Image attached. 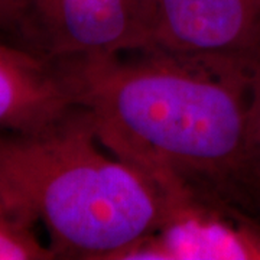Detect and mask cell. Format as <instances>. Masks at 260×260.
I'll list each match as a JSON object with an SVG mask.
<instances>
[{
	"label": "cell",
	"instance_id": "1",
	"mask_svg": "<svg viewBox=\"0 0 260 260\" xmlns=\"http://www.w3.org/2000/svg\"><path fill=\"white\" fill-rule=\"evenodd\" d=\"M55 64L109 152L149 174L172 200L246 213L243 172L254 70L153 48Z\"/></svg>",
	"mask_w": 260,
	"mask_h": 260
},
{
	"label": "cell",
	"instance_id": "2",
	"mask_svg": "<svg viewBox=\"0 0 260 260\" xmlns=\"http://www.w3.org/2000/svg\"><path fill=\"white\" fill-rule=\"evenodd\" d=\"M0 194L23 221L42 227L54 259L117 260L158 232L171 197L106 152L84 109L32 132H0Z\"/></svg>",
	"mask_w": 260,
	"mask_h": 260
},
{
	"label": "cell",
	"instance_id": "3",
	"mask_svg": "<svg viewBox=\"0 0 260 260\" xmlns=\"http://www.w3.org/2000/svg\"><path fill=\"white\" fill-rule=\"evenodd\" d=\"M19 37L48 59L102 58L148 49L153 0H23Z\"/></svg>",
	"mask_w": 260,
	"mask_h": 260
},
{
	"label": "cell",
	"instance_id": "4",
	"mask_svg": "<svg viewBox=\"0 0 260 260\" xmlns=\"http://www.w3.org/2000/svg\"><path fill=\"white\" fill-rule=\"evenodd\" d=\"M150 48L260 64V0H153Z\"/></svg>",
	"mask_w": 260,
	"mask_h": 260
},
{
	"label": "cell",
	"instance_id": "5",
	"mask_svg": "<svg viewBox=\"0 0 260 260\" xmlns=\"http://www.w3.org/2000/svg\"><path fill=\"white\" fill-rule=\"evenodd\" d=\"M117 260H260V221L232 207L177 200L158 232Z\"/></svg>",
	"mask_w": 260,
	"mask_h": 260
},
{
	"label": "cell",
	"instance_id": "6",
	"mask_svg": "<svg viewBox=\"0 0 260 260\" xmlns=\"http://www.w3.org/2000/svg\"><path fill=\"white\" fill-rule=\"evenodd\" d=\"M73 107L55 61L0 41V132L41 129Z\"/></svg>",
	"mask_w": 260,
	"mask_h": 260
},
{
	"label": "cell",
	"instance_id": "7",
	"mask_svg": "<svg viewBox=\"0 0 260 260\" xmlns=\"http://www.w3.org/2000/svg\"><path fill=\"white\" fill-rule=\"evenodd\" d=\"M243 198L246 213L260 221V64L251 75Z\"/></svg>",
	"mask_w": 260,
	"mask_h": 260
},
{
	"label": "cell",
	"instance_id": "8",
	"mask_svg": "<svg viewBox=\"0 0 260 260\" xmlns=\"http://www.w3.org/2000/svg\"><path fill=\"white\" fill-rule=\"evenodd\" d=\"M0 260H54L37 227L10 210L0 194Z\"/></svg>",
	"mask_w": 260,
	"mask_h": 260
},
{
	"label": "cell",
	"instance_id": "9",
	"mask_svg": "<svg viewBox=\"0 0 260 260\" xmlns=\"http://www.w3.org/2000/svg\"><path fill=\"white\" fill-rule=\"evenodd\" d=\"M23 16V0H0V32L13 34V37L19 41Z\"/></svg>",
	"mask_w": 260,
	"mask_h": 260
}]
</instances>
